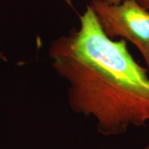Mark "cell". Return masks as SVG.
Here are the masks:
<instances>
[{
	"instance_id": "6da1fadb",
	"label": "cell",
	"mask_w": 149,
	"mask_h": 149,
	"mask_svg": "<svg viewBox=\"0 0 149 149\" xmlns=\"http://www.w3.org/2000/svg\"><path fill=\"white\" fill-rule=\"evenodd\" d=\"M52 67L67 85L70 109L96 122L105 136L149 123V74L125 40L104 33L89 5L78 28L54 38L48 47Z\"/></svg>"
},
{
	"instance_id": "7a4b0ae2",
	"label": "cell",
	"mask_w": 149,
	"mask_h": 149,
	"mask_svg": "<svg viewBox=\"0 0 149 149\" xmlns=\"http://www.w3.org/2000/svg\"><path fill=\"white\" fill-rule=\"evenodd\" d=\"M88 5L107 37L128 41L139 50L149 73V11L138 0H91Z\"/></svg>"
},
{
	"instance_id": "3957f363",
	"label": "cell",
	"mask_w": 149,
	"mask_h": 149,
	"mask_svg": "<svg viewBox=\"0 0 149 149\" xmlns=\"http://www.w3.org/2000/svg\"><path fill=\"white\" fill-rule=\"evenodd\" d=\"M141 5L149 11V0H138Z\"/></svg>"
},
{
	"instance_id": "277c9868",
	"label": "cell",
	"mask_w": 149,
	"mask_h": 149,
	"mask_svg": "<svg viewBox=\"0 0 149 149\" xmlns=\"http://www.w3.org/2000/svg\"><path fill=\"white\" fill-rule=\"evenodd\" d=\"M0 61H7V59H6V56L3 54V52L0 51Z\"/></svg>"
},
{
	"instance_id": "5b68a950",
	"label": "cell",
	"mask_w": 149,
	"mask_h": 149,
	"mask_svg": "<svg viewBox=\"0 0 149 149\" xmlns=\"http://www.w3.org/2000/svg\"><path fill=\"white\" fill-rule=\"evenodd\" d=\"M104 1H106V2H109V3H119L123 0H104Z\"/></svg>"
},
{
	"instance_id": "8992f818",
	"label": "cell",
	"mask_w": 149,
	"mask_h": 149,
	"mask_svg": "<svg viewBox=\"0 0 149 149\" xmlns=\"http://www.w3.org/2000/svg\"><path fill=\"white\" fill-rule=\"evenodd\" d=\"M143 149H149V143L148 144L147 146H145V147H144V148H143Z\"/></svg>"
}]
</instances>
